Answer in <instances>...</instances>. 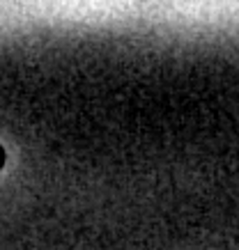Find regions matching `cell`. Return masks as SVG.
I'll use <instances>...</instances> for the list:
<instances>
[{
  "label": "cell",
  "instance_id": "cell-1",
  "mask_svg": "<svg viewBox=\"0 0 239 250\" xmlns=\"http://www.w3.org/2000/svg\"><path fill=\"white\" fill-rule=\"evenodd\" d=\"M0 163H2V149H0Z\"/></svg>",
  "mask_w": 239,
  "mask_h": 250
}]
</instances>
